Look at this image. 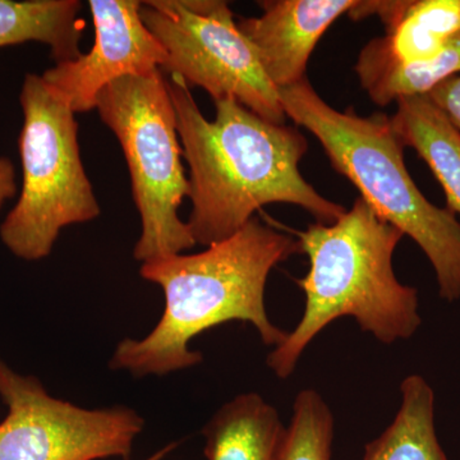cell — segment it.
<instances>
[{"label":"cell","mask_w":460,"mask_h":460,"mask_svg":"<svg viewBox=\"0 0 460 460\" xmlns=\"http://www.w3.org/2000/svg\"><path fill=\"white\" fill-rule=\"evenodd\" d=\"M172 77L181 155L190 166L187 226L196 244L226 241L269 204L299 206L320 224L343 217L347 208L321 196L299 172L308 142L298 128L268 122L233 99L214 102L217 117L206 119L189 84Z\"/></svg>","instance_id":"obj_1"},{"label":"cell","mask_w":460,"mask_h":460,"mask_svg":"<svg viewBox=\"0 0 460 460\" xmlns=\"http://www.w3.org/2000/svg\"><path fill=\"white\" fill-rule=\"evenodd\" d=\"M301 252L298 239L252 217L234 235L202 252L142 263L141 277L164 292V313L147 337L118 344L111 370L163 376L198 366L204 357L190 349V341L230 321L252 323L263 344L278 347L288 332L269 319L266 283L278 263Z\"/></svg>","instance_id":"obj_2"},{"label":"cell","mask_w":460,"mask_h":460,"mask_svg":"<svg viewBox=\"0 0 460 460\" xmlns=\"http://www.w3.org/2000/svg\"><path fill=\"white\" fill-rule=\"evenodd\" d=\"M293 234L310 260L296 280L304 290V316L268 357L279 378L295 372L305 348L332 321L350 316L383 344L416 334L422 319L419 292L395 277L393 257L404 234L358 198L332 224L314 223Z\"/></svg>","instance_id":"obj_3"},{"label":"cell","mask_w":460,"mask_h":460,"mask_svg":"<svg viewBox=\"0 0 460 460\" xmlns=\"http://www.w3.org/2000/svg\"><path fill=\"white\" fill-rule=\"evenodd\" d=\"M287 118L319 140L330 164L359 190L378 217L419 244L434 268L445 301L460 299V222L423 196L404 163L392 117L329 105L307 78L279 90Z\"/></svg>","instance_id":"obj_4"},{"label":"cell","mask_w":460,"mask_h":460,"mask_svg":"<svg viewBox=\"0 0 460 460\" xmlns=\"http://www.w3.org/2000/svg\"><path fill=\"white\" fill-rule=\"evenodd\" d=\"M100 118L122 146L141 235L133 257L141 263L196 246L178 208L190 195L181 164L177 115L162 71L119 78L100 93Z\"/></svg>","instance_id":"obj_5"},{"label":"cell","mask_w":460,"mask_h":460,"mask_svg":"<svg viewBox=\"0 0 460 460\" xmlns=\"http://www.w3.org/2000/svg\"><path fill=\"white\" fill-rule=\"evenodd\" d=\"M20 102L22 190L0 226V239L14 256L39 261L50 255L60 230L93 222L102 208L84 172L71 108L32 74L23 81Z\"/></svg>","instance_id":"obj_6"},{"label":"cell","mask_w":460,"mask_h":460,"mask_svg":"<svg viewBox=\"0 0 460 460\" xmlns=\"http://www.w3.org/2000/svg\"><path fill=\"white\" fill-rule=\"evenodd\" d=\"M141 18L168 54L163 71L208 91L214 102L233 99L275 124H286L279 90L255 49L219 0L142 2Z\"/></svg>","instance_id":"obj_7"},{"label":"cell","mask_w":460,"mask_h":460,"mask_svg":"<svg viewBox=\"0 0 460 460\" xmlns=\"http://www.w3.org/2000/svg\"><path fill=\"white\" fill-rule=\"evenodd\" d=\"M0 460L128 459L144 419L123 405L86 410L54 398L35 376L0 359Z\"/></svg>","instance_id":"obj_8"},{"label":"cell","mask_w":460,"mask_h":460,"mask_svg":"<svg viewBox=\"0 0 460 460\" xmlns=\"http://www.w3.org/2000/svg\"><path fill=\"white\" fill-rule=\"evenodd\" d=\"M141 4L137 0H90L93 47L41 75L75 114L96 109L100 93L114 81L164 68L168 54L142 21Z\"/></svg>","instance_id":"obj_9"},{"label":"cell","mask_w":460,"mask_h":460,"mask_svg":"<svg viewBox=\"0 0 460 460\" xmlns=\"http://www.w3.org/2000/svg\"><path fill=\"white\" fill-rule=\"evenodd\" d=\"M259 17L239 18L238 29L255 49L263 72L278 90L305 80L321 36L349 13L357 0H263Z\"/></svg>","instance_id":"obj_10"},{"label":"cell","mask_w":460,"mask_h":460,"mask_svg":"<svg viewBox=\"0 0 460 460\" xmlns=\"http://www.w3.org/2000/svg\"><path fill=\"white\" fill-rule=\"evenodd\" d=\"M348 16H378L386 29L363 48L354 69L428 62L460 32V0L358 2Z\"/></svg>","instance_id":"obj_11"},{"label":"cell","mask_w":460,"mask_h":460,"mask_svg":"<svg viewBox=\"0 0 460 460\" xmlns=\"http://www.w3.org/2000/svg\"><path fill=\"white\" fill-rule=\"evenodd\" d=\"M202 434L208 460H281L287 428L277 408L247 393L224 404Z\"/></svg>","instance_id":"obj_12"},{"label":"cell","mask_w":460,"mask_h":460,"mask_svg":"<svg viewBox=\"0 0 460 460\" xmlns=\"http://www.w3.org/2000/svg\"><path fill=\"white\" fill-rule=\"evenodd\" d=\"M393 115L396 133L429 165L443 187L447 208L460 215V136L426 96L396 102Z\"/></svg>","instance_id":"obj_13"},{"label":"cell","mask_w":460,"mask_h":460,"mask_svg":"<svg viewBox=\"0 0 460 460\" xmlns=\"http://www.w3.org/2000/svg\"><path fill=\"white\" fill-rule=\"evenodd\" d=\"M81 9L78 0H0V48L38 41L50 48L56 65L77 59Z\"/></svg>","instance_id":"obj_14"},{"label":"cell","mask_w":460,"mask_h":460,"mask_svg":"<svg viewBox=\"0 0 460 460\" xmlns=\"http://www.w3.org/2000/svg\"><path fill=\"white\" fill-rule=\"evenodd\" d=\"M394 420L366 445L363 460H447L435 429V393L425 377L410 375L401 384Z\"/></svg>","instance_id":"obj_15"},{"label":"cell","mask_w":460,"mask_h":460,"mask_svg":"<svg viewBox=\"0 0 460 460\" xmlns=\"http://www.w3.org/2000/svg\"><path fill=\"white\" fill-rule=\"evenodd\" d=\"M354 71L362 89L378 107L411 96H426L438 84L460 74V32L428 62Z\"/></svg>","instance_id":"obj_16"},{"label":"cell","mask_w":460,"mask_h":460,"mask_svg":"<svg viewBox=\"0 0 460 460\" xmlns=\"http://www.w3.org/2000/svg\"><path fill=\"white\" fill-rule=\"evenodd\" d=\"M334 417L320 393L296 394L281 460H332Z\"/></svg>","instance_id":"obj_17"},{"label":"cell","mask_w":460,"mask_h":460,"mask_svg":"<svg viewBox=\"0 0 460 460\" xmlns=\"http://www.w3.org/2000/svg\"><path fill=\"white\" fill-rule=\"evenodd\" d=\"M426 98L443 113L460 136V74L438 84Z\"/></svg>","instance_id":"obj_18"},{"label":"cell","mask_w":460,"mask_h":460,"mask_svg":"<svg viewBox=\"0 0 460 460\" xmlns=\"http://www.w3.org/2000/svg\"><path fill=\"white\" fill-rule=\"evenodd\" d=\"M16 171L8 157H0V210L7 199L16 196Z\"/></svg>","instance_id":"obj_19"},{"label":"cell","mask_w":460,"mask_h":460,"mask_svg":"<svg viewBox=\"0 0 460 460\" xmlns=\"http://www.w3.org/2000/svg\"><path fill=\"white\" fill-rule=\"evenodd\" d=\"M172 447H174V445H169V447H164V449L160 450V452L154 454L153 456H150V458H148L146 460H162L163 458H164L166 454L171 452Z\"/></svg>","instance_id":"obj_20"}]
</instances>
